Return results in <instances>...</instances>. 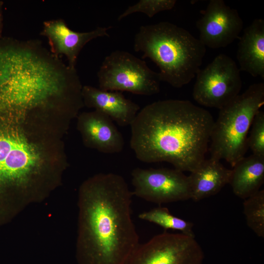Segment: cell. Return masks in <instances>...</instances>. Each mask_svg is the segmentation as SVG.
<instances>
[{"instance_id": "cell-1", "label": "cell", "mask_w": 264, "mask_h": 264, "mask_svg": "<svg viewBox=\"0 0 264 264\" xmlns=\"http://www.w3.org/2000/svg\"><path fill=\"white\" fill-rule=\"evenodd\" d=\"M214 120L188 100H159L145 106L130 125V147L140 161L167 162L191 172L205 159Z\"/></svg>"}, {"instance_id": "cell-2", "label": "cell", "mask_w": 264, "mask_h": 264, "mask_svg": "<svg viewBox=\"0 0 264 264\" xmlns=\"http://www.w3.org/2000/svg\"><path fill=\"white\" fill-rule=\"evenodd\" d=\"M82 88L76 68L66 65L38 40L0 38V113L72 101Z\"/></svg>"}, {"instance_id": "cell-3", "label": "cell", "mask_w": 264, "mask_h": 264, "mask_svg": "<svg viewBox=\"0 0 264 264\" xmlns=\"http://www.w3.org/2000/svg\"><path fill=\"white\" fill-rule=\"evenodd\" d=\"M131 192L114 173L96 175L83 187L80 201L81 264H126L139 245L131 217Z\"/></svg>"}, {"instance_id": "cell-4", "label": "cell", "mask_w": 264, "mask_h": 264, "mask_svg": "<svg viewBox=\"0 0 264 264\" xmlns=\"http://www.w3.org/2000/svg\"><path fill=\"white\" fill-rule=\"evenodd\" d=\"M134 50L158 67L161 81L176 88L189 83L200 69L206 46L188 31L168 22L141 26Z\"/></svg>"}, {"instance_id": "cell-5", "label": "cell", "mask_w": 264, "mask_h": 264, "mask_svg": "<svg viewBox=\"0 0 264 264\" xmlns=\"http://www.w3.org/2000/svg\"><path fill=\"white\" fill-rule=\"evenodd\" d=\"M264 104V83L250 85L220 110L210 141L211 157L223 159L232 167L247 152V135L254 118Z\"/></svg>"}, {"instance_id": "cell-6", "label": "cell", "mask_w": 264, "mask_h": 264, "mask_svg": "<svg viewBox=\"0 0 264 264\" xmlns=\"http://www.w3.org/2000/svg\"><path fill=\"white\" fill-rule=\"evenodd\" d=\"M99 88L151 96L160 91L158 72L130 52L115 50L106 57L97 72Z\"/></svg>"}, {"instance_id": "cell-7", "label": "cell", "mask_w": 264, "mask_h": 264, "mask_svg": "<svg viewBox=\"0 0 264 264\" xmlns=\"http://www.w3.org/2000/svg\"><path fill=\"white\" fill-rule=\"evenodd\" d=\"M193 97L199 104L219 110L240 92L242 87L240 70L228 56L220 54L196 74Z\"/></svg>"}, {"instance_id": "cell-8", "label": "cell", "mask_w": 264, "mask_h": 264, "mask_svg": "<svg viewBox=\"0 0 264 264\" xmlns=\"http://www.w3.org/2000/svg\"><path fill=\"white\" fill-rule=\"evenodd\" d=\"M204 258L195 237L165 232L139 244L126 264H202Z\"/></svg>"}, {"instance_id": "cell-9", "label": "cell", "mask_w": 264, "mask_h": 264, "mask_svg": "<svg viewBox=\"0 0 264 264\" xmlns=\"http://www.w3.org/2000/svg\"><path fill=\"white\" fill-rule=\"evenodd\" d=\"M132 195L161 204L191 199L188 176L176 169L136 168L132 172Z\"/></svg>"}, {"instance_id": "cell-10", "label": "cell", "mask_w": 264, "mask_h": 264, "mask_svg": "<svg viewBox=\"0 0 264 264\" xmlns=\"http://www.w3.org/2000/svg\"><path fill=\"white\" fill-rule=\"evenodd\" d=\"M243 26L237 10L223 0H210L196 22L198 39L205 46L214 49L226 47L238 39Z\"/></svg>"}, {"instance_id": "cell-11", "label": "cell", "mask_w": 264, "mask_h": 264, "mask_svg": "<svg viewBox=\"0 0 264 264\" xmlns=\"http://www.w3.org/2000/svg\"><path fill=\"white\" fill-rule=\"evenodd\" d=\"M111 27H97L88 32H79L71 29L63 19H58L44 21L40 35L47 39L52 54L60 58L65 56L68 66L75 68L83 47L95 38L109 37L108 30Z\"/></svg>"}, {"instance_id": "cell-12", "label": "cell", "mask_w": 264, "mask_h": 264, "mask_svg": "<svg viewBox=\"0 0 264 264\" xmlns=\"http://www.w3.org/2000/svg\"><path fill=\"white\" fill-rule=\"evenodd\" d=\"M82 93L87 106L106 114L120 126H130L140 110L139 106L126 98L121 91L86 86Z\"/></svg>"}, {"instance_id": "cell-13", "label": "cell", "mask_w": 264, "mask_h": 264, "mask_svg": "<svg viewBox=\"0 0 264 264\" xmlns=\"http://www.w3.org/2000/svg\"><path fill=\"white\" fill-rule=\"evenodd\" d=\"M80 120V127L88 145L105 154L123 150V136L109 116L95 110L84 114Z\"/></svg>"}, {"instance_id": "cell-14", "label": "cell", "mask_w": 264, "mask_h": 264, "mask_svg": "<svg viewBox=\"0 0 264 264\" xmlns=\"http://www.w3.org/2000/svg\"><path fill=\"white\" fill-rule=\"evenodd\" d=\"M240 70L264 79V20L255 19L240 38L237 52Z\"/></svg>"}, {"instance_id": "cell-15", "label": "cell", "mask_w": 264, "mask_h": 264, "mask_svg": "<svg viewBox=\"0 0 264 264\" xmlns=\"http://www.w3.org/2000/svg\"><path fill=\"white\" fill-rule=\"evenodd\" d=\"M231 172L220 160L205 159L188 176L191 199L198 201L218 193L229 183Z\"/></svg>"}, {"instance_id": "cell-16", "label": "cell", "mask_w": 264, "mask_h": 264, "mask_svg": "<svg viewBox=\"0 0 264 264\" xmlns=\"http://www.w3.org/2000/svg\"><path fill=\"white\" fill-rule=\"evenodd\" d=\"M233 168L229 183L236 196L244 199L260 190L264 181V156H244Z\"/></svg>"}, {"instance_id": "cell-17", "label": "cell", "mask_w": 264, "mask_h": 264, "mask_svg": "<svg viewBox=\"0 0 264 264\" xmlns=\"http://www.w3.org/2000/svg\"><path fill=\"white\" fill-rule=\"evenodd\" d=\"M142 220L155 223L165 229L178 230L185 235L195 237L193 231V223L170 213L168 209L158 207L138 215Z\"/></svg>"}, {"instance_id": "cell-18", "label": "cell", "mask_w": 264, "mask_h": 264, "mask_svg": "<svg viewBox=\"0 0 264 264\" xmlns=\"http://www.w3.org/2000/svg\"><path fill=\"white\" fill-rule=\"evenodd\" d=\"M243 212L247 226L259 237L264 238V190L244 199Z\"/></svg>"}, {"instance_id": "cell-19", "label": "cell", "mask_w": 264, "mask_h": 264, "mask_svg": "<svg viewBox=\"0 0 264 264\" xmlns=\"http://www.w3.org/2000/svg\"><path fill=\"white\" fill-rule=\"evenodd\" d=\"M176 0H140L134 5L129 6L118 17L120 21L128 16L136 12L146 14L152 18L158 13L172 9L175 6Z\"/></svg>"}, {"instance_id": "cell-20", "label": "cell", "mask_w": 264, "mask_h": 264, "mask_svg": "<svg viewBox=\"0 0 264 264\" xmlns=\"http://www.w3.org/2000/svg\"><path fill=\"white\" fill-rule=\"evenodd\" d=\"M247 145L253 154L264 156V112L259 110L255 116L247 137Z\"/></svg>"}, {"instance_id": "cell-21", "label": "cell", "mask_w": 264, "mask_h": 264, "mask_svg": "<svg viewBox=\"0 0 264 264\" xmlns=\"http://www.w3.org/2000/svg\"><path fill=\"white\" fill-rule=\"evenodd\" d=\"M3 4L2 1H0V38L2 37V9Z\"/></svg>"}]
</instances>
